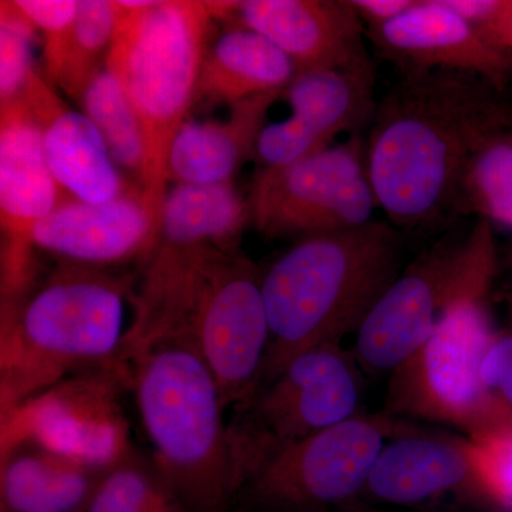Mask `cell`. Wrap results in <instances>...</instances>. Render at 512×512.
I'll use <instances>...</instances> for the list:
<instances>
[{"mask_svg":"<svg viewBox=\"0 0 512 512\" xmlns=\"http://www.w3.org/2000/svg\"><path fill=\"white\" fill-rule=\"evenodd\" d=\"M490 84L466 73H402L377 101L367 174L377 207L400 231L464 210L471 165L501 137L504 114Z\"/></svg>","mask_w":512,"mask_h":512,"instance_id":"1","label":"cell"},{"mask_svg":"<svg viewBox=\"0 0 512 512\" xmlns=\"http://www.w3.org/2000/svg\"><path fill=\"white\" fill-rule=\"evenodd\" d=\"M16 8L45 37V72L55 84L79 13V0H13Z\"/></svg>","mask_w":512,"mask_h":512,"instance_id":"30","label":"cell"},{"mask_svg":"<svg viewBox=\"0 0 512 512\" xmlns=\"http://www.w3.org/2000/svg\"><path fill=\"white\" fill-rule=\"evenodd\" d=\"M261 278L238 252L160 245L138 276L121 355L187 340L210 367L225 410L235 409L258 389L269 345Z\"/></svg>","mask_w":512,"mask_h":512,"instance_id":"2","label":"cell"},{"mask_svg":"<svg viewBox=\"0 0 512 512\" xmlns=\"http://www.w3.org/2000/svg\"><path fill=\"white\" fill-rule=\"evenodd\" d=\"M362 373L353 352L325 343L291 360L232 409L229 436L271 444L305 439L359 413Z\"/></svg>","mask_w":512,"mask_h":512,"instance_id":"12","label":"cell"},{"mask_svg":"<svg viewBox=\"0 0 512 512\" xmlns=\"http://www.w3.org/2000/svg\"><path fill=\"white\" fill-rule=\"evenodd\" d=\"M466 488L476 491L470 439L400 430L384 444L362 495L412 505Z\"/></svg>","mask_w":512,"mask_h":512,"instance_id":"19","label":"cell"},{"mask_svg":"<svg viewBox=\"0 0 512 512\" xmlns=\"http://www.w3.org/2000/svg\"><path fill=\"white\" fill-rule=\"evenodd\" d=\"M249 217L266 238L360 227L377 207L359 133L298 163L261 168L248 198Z\"/></svg>","mask_w":512,"mask_h":512,"instance_id":"10","label":"cell"},{"mask_svg":"<svg viewBox=\"0 0 512 512\" xmlns=\"http://www.w3.org/2000/svg\"><path fill=\"white\" fill-rule=\"evenodd\" d=\"M490 232L478 225L460 244H439L402 269L356 330L352 352L363 372L392 373L429 340L450 303L485 291Z\"/></svg>","mask_w":512,"mask_h":512,"instance_id":"9","label":"cell"},{"mask_svg":"<svg viewBox=\"0 0 512 512\" xmlns=\"http://www.w3.org/2000/svg\"><path fill=\"white\" fill-rule=\"evenodd\" d=\"M20 96L39 120L47 163L66 194L77 201L104 204L140 190H130L92 120L67 107L45 76L33 74Z\"/></svg>","mask_w":512,"mask_h":512,"instance_id":"18","label":"cell"},{"mask_svg":"<svg viewBox=\"0 0 512 512\" xmlns=\"http://www.w3.org/2000/svg\"><path fill=\"white\" fill-rule=\"evenodd\" d=\"M69 198L47 163L42 127L28 101L19 96L0 104L2 298L39 274L33 232Z\"/></svg>","mask_w":512,"mask_h":512,"instance_id":"13","label":"cell"},{"mask_svg":"<svg viewBox=\"0 0 512 512\" xmlns=\"http://www.w3.org/2000/svg\"><path fill=\"white\" fill-rule=\"evenodd\" d=\"M126 365L158 470L191 512L234 511L241 483L210 367L181 338L157 340Z\"/></svg>","mask_w":512,"mask_h":512,"instance_id":"6","label":"cell"},{"mask_svg":"<svg viewBox=\"0 0 512 512\" xmlns=\"http://www.w3.org/2000/svg\"><path fill=\"white\" fill-rule=\"evenodd\" d=\"M84 116L100 131L114 163L133 174H144V141L140 124L120 83L107 67L94 77L79 100Z\"/></svg>","mask_w":512,"mask_h":512,"instance_id":"25","label":"cell"},{"mask_svg":"<svg viewBox=\"0 0 512 512\" xmlns=\"http://www.w3.org/2000/svg\"><path fill=\"white\" fill-rule=\"evenodd\" d=\"M284 92L259 94L229 106L227 120L185 121L175 137L168 178L178 184L232 183L242 164L254 157L269 111Z\"/></svg>","mask_w":512,"mask_h":512,"instance_id":"20","label":"cell"},{"mask_svg":"<svg viewBox=\"0 0 512 512\" xmlns=\"http://www.w3.org/2000/svg\"><path fill=\"white\" fill-rule=\"evenodd\" d=\"M116 28V5L107 0H79V13L55 84L79 101L97 73L106 67Z\"/></svg>","mask_w":512,"mask_h":512,"instance_id":"26","label":"cell"},{"mask_svg":"<svg viewBox=\"0 0 512 512\" xmlns=\"http://www.w3.org/2000/svg\"><path fill=\"white\" fill-rule=\"evenodd\" d=\"M484 292L450 303L429 340L394 370L386 413L448 424L468 439L512 423L481 382V363L495 336Z\"/></svg>","mask_w":512,"mask_h":512,"instance_id":"7","label":"cell"},{"mask_svg":"<svg viewBox=\"0 0 512 512\" xmlns=\"http://www.w3.org/2000/svg\"><path fill=\"white\" fill-rule=\"evenodd\" d=\"M467 205L512 228V140L500 137L471 165L464 187Z\"/></svg>","mask_w":512,"mask_h":512,"instance_id":"27","label":"cell"},{"mask_svg":"<svg viewBox=\"0 0 512 512\" xmlns=\"http://www.w3.org/2000/svg\"><path fill=\"white\" fill-rule=\"evenodd\" d=\"M400 429L389 413H357L305 439L269 444L239 493L242 512H328L362 495Z\"/></svg>","mask_w":512,"mask_h":512,"instance_id":"8","label":"cell"},{"mask_svg":"<svg viewBox=\"0 0 512 512\" xmlns=\"http://www.w3.org/2000/svg\"><path fill=\"white\" fill-rule=\"evenodd\" d=\"M366 36L400 73H466L497 86L507 70L503 52L446 0H419L392 22L366 29Z\"/></svg>","mask_w":512,"mask_h":512,"instance_id":"16","label":"cell"},{"mask_svg":"<svg viewBox=\"0 0 512 512\" xmlns=\"http://www.w3.org/2000/svg\"><path fill=\"white\" fill-rule=\"evenodd\" d=\"M481 382L490 396L512 414V332L495 333L481 363Z\"/></svg>","mask_w":512,"mask_h":512,"instance_id":"31","label":"cell"},{"mask_svg":"<svg viewBox=\"0 0 512 512\" xmlns=\"http://www.w3.org/2000/svg\"><path fill=\"white\" fill-rule=\"evenodd\" d=\"M376 70L372 59L342 69L296 73L282 93L292 114L268 124L259 137L255 158L261 168H279L332 147L345 131L356 134L372 121Z\"/></svg>","mask_w":512,"mask_h":512,"instance_id":"14","label":"cell"},{"mask_svg":"<svg viewBox=\"0 0 512 512\" xmlns=\"http://www.w3.org/2000/svg\"><path fill=\"white\" fill-rule=\"evenodd\" d=\"M247 222H251L248 200L238 194L232 183L177 184L165 197L158 242L237 252L238 239Z\"/></svg>","mask_w":512,"mask_h":512,"instance_id":"23","label":"cell"},{"mask_svg":"<svg viewBox=\"0 0 512 512\" xmlns=\"http://www.w3.org/2000/svg\"><path fill=\"white\" fill-rule=\"evenodd\" d=\"M215 18L234 20L271 40L296 73L342 69L370 59L366 28L350 0L210 2Z\"/></svg>","mask_w":512,"mask_h":512,"instance_id":"15","label":"cell"},{"mask_svg":"<svg viewBox=\"0 0 512 512\" xmlns=\"http://www.w3.org/2000/svg\"><path fill=\"white\" fill-rule=\"evenodd\" d=\"M403 255V231L370 221L305 235L276 258L261 278L269 345L258 389L306 350L356 333L402 272Z\"/></svg>","mask_w":512,"mask_h":512,"instance_id":"3","label":"cell"},{"mask_svg":"<svg viewBox=\"0 0 512 512\" xmlns=\"http://www.w3.org/2000/svg\"><path fill=\"white\" fill-rule=\"evenodd\" d=\"M295 76V66L271 40L235 26L208 47L195 103L229 107L259 94L284 92Z\"/></svg>","mask_w":512,"mask_h":512,"instance_id":"22","label":"cell"},{"mask_svg":"<svg viewBox=\"0 0 512 512\" xmlns=\"http://www.w3.org/2000/svg\"><path fill=\"white\" fill-rule=\"evenodd\" d=\"M33 245L59 261L104 268L136 258L146 261L157 238L143 192L134 190L104 204L63 201L37 224Z\"/></svg>","mask_w":512,"mask_h":512,"instance_id":"17","label":"cell"},{"mask_svg":"<svg viewBox=\"0 0 512 512\" xmlns=\"http://www.w3.org/2000/svg\"><path fill=\"white\" fill-rule=\"evenodd\" d=\"M137 278L59 261L2 299V416L66 377L121 363L124 302Z\"/></svg>","mask_w":512,"mask_h":512,"instance_id":"4","label":"cell"},{"mask_svg":"<svg viewBox=\"0 0 512 512\" xmlns=\"http://www.w3.org/2000/svg\"><path fill=\"white\" fill-rule=\"evenodd\" d=\"M470 443L477 493L512 512V423L474 437Z\"/></svg>","mask_w":512,"mask_h":512,"instance_id":"29","label":"cell"},{"mask_svg":"<svg viewBox=\"0 0 512 512\" xmlns=\"http://www.w3.org/2000/svg\"><path fill=\"white\" fill-rule=\"evenodd\" d=\"M103 471L28 437H2L0 512H79Z\"/></svg>","mask_w":512,"mask_h":512,"instance_id":"21","label":"cell"},{"mask_svg":"<svg viewBox=\"0 0 512 512\" xmlns=\"http://www.w3.org/2000/svg\"><path fill=\"white\" fill-rule=\"evenodd\" d=\"M79 512H82V511H79Z\"/></svg>","mask_w":512,"mask_h":512,"instance_id":"34","label":"cell"},{"mask_svg":"<svg viewBox=\"0 0 512 512\" xmlns=\"http://www.w3.org/2000/svg\"><path fill=\"white\" fill-rule=\"evenodd\" d=\"M366 29L386 25L419 3V0H350Z\"/></svg>","mask_w":512,"mask_h":512,"instance_id":"32","label":"cell"},{"mask_svg":"<svg viewBox=\"0 0 512 512\" xmlns=\"http://www.w3.org/2000/svg\"><path fill=\"white\" fill-rule=\"evenodd\" d=\"M106 67L136 114L144 141V204L157 242L168 192V161L195 104L211 45L210 2L120 0Z\"/></svg>","mask_w":512,"mask_h":512,"instance_id":"5","label":"cell"},{"mask_svg":"<svg viewBox=\"0 0 512 512\" xmlns=\"http://www.w3.org/2000/svg\"><path fill=\"white\" fill-rule=\"evenodd\" d=\"M124 392L126 363L66 377L2 416V437H28L107 473L134 447Z\"/></svg>","mask_w":512,"mask_h":512,"instance_id":"11","label":"cell"},{"mask_svg":"<svg viewBox=\"0 0 512 512\" xmlns=\"http://www.w3.org/2000/svg\"><path fill=\"white\" fill-rule=\"evenodd\" d=\"M82 512H191L150 453L131 448L104 474Z\"/></svg>","mask_w":512,"mask_h":512,"instance_id":"24","label":"cell"},{"mask_svg":"<svg viewBox=\"0 0 512 512\" xmlns=\"http://www.w3.org/2000/svg\"><path fill=\"white\" fill-rule=\"evenodd\" d=\"M35 26L16 8L0 2V104L18 99L37 72L32 59Z\"/></svg>","mask_w":512,"mask_h":512,"instance_id":"28","label":"cell"},{"mask_svg":"<svg viewBox=\"0 0 512 512\" xmlns=\"http://www.w3.org/2000/svg\"><path fill=\"white\" fill-rule=\"evenodd\" d=\"M232 512H242V511H239V510H234V511H232Z\"/></svg>","mask_w":512,"mask_h":512,"instance_id":"33","label":"cell"}]
</instances>
